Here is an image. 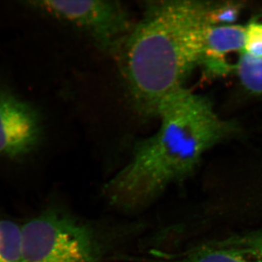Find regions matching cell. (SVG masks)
I'll list each match as a JSON object with an SVG mask.
<instances>
[{
	"instance_id": "1",
	"label": "cell",
	"mask_w": 262,
	"mask_h": 262,
	"mask_svg": "<svg viewBox=\"0 0 262 262\" xmlns=\"http://www.w3.org/2000/svg\"><path fill=\"white\" fill-rule=\"evenodd\" d=\"M157 117L158 131L136 144L130 162L103 187L105 198L118 209L149 206L169 186L192 175L205 152L235 130L208 98L185 88L160 103Z\"/></svg>"
},
{
	"instance_id": "2",
	"label": "cell",
	"mask_w": 262,
	"mask_h": 262,
	"mask_svg": "<svg viewBox=\"0 0 262 262\" xmlns=\"http://www.w3.org/2000/svg\"><path fill=\"white\" fill-rule=\"evenodd\" d=\"M212 3L175 0L146 3L117 53L136 110L157 117L160 103L184 88L199 65Z\"/></svg>"
},
{
	"instance_id": "3",
	"label": "cell",
	"mask_w": 262,
	"mask_h": 262,
	"mask_svg": "<svg viewBox=\"0 0 262 262\" xmlns=\"http://www.w3.org/2000/svg\"><path fill=\"white\" fill-rule=\"evenodd\" d=\"M21 232L24 262H100L92 230L61 212H46Z\"/></svg>"
},
{
	"instance_id": "4",
	"label": "cell",
	"mask_w": 262,
	"mask_h": 262,
	"mask_svg": "<svg viewBox=\"0 0 262 262\" xmlns=\"http://www.w3.org/2000/svg\"><path fill=\"white\" fill-rule=\"evenodd\" d=\"M59 20L80 29L101 51L117 55L135 24L117 1L72 0L34 3Z\"/></svg>"
},
{
	"instance_id": "5",
	"label": "cell",
	"mask_w": 262,
	"mask_h": 262,
	"mask_svg": "<svg viewBox=\"0 0 262 262\" xmlns=\"http://www.w3.org/2000/svg\"><path fill=\"white\" fill-rule=\"evenodd\" d=\"M42 135L40 116L34 106L0 90V155L19 158L32 152Z\"/></svg>"
},
{
	"instance_id": "6",
	"label": "cell",
	"mask_w": 262,
	"mask_h": 262,
	"mask_svg": "<svg viewBox=\"0 0 262 262\" xmlns=\"http://www.w3.org/2000/svg\"><path fill=\"white\" fill-rule=\"evenodd\" d=\"M246 29L238 25L210 26L205 36L199 65L206 75L218 77L228 75L234 67L226 60L231 52L244 51Z\"/></svg>"
},
{
	"instance_id": "7",
	"label": "cell",
	"mask_w": 262,
	"mask_h": 262,
	"mask_svg": "<svg viewBox=\"0 0 262 262\" xmlns=\"http://www.w3.org/2000/svg\"><path fill=\"white\" fill-rule=\"evenodd\" d=\"M155 262H259L231 250L211 245L201 246L180 257Z\"/></svg>"
},
{
	"instance_id": "8",
	"label": "cell",
	"mask_w": 262,
	"mask_h": 262,
	"mask_svg": "<svg viewBox=\"0 0 262 262\" xmlns=\"http://www.w3.org/2000/svg\"><path fill=\"white\" fill-rule=\"evenodd\" d=\"M0 262H24L21 227L0 220Z\"/></svg>"
},
{
	"instance_id": "9",
	"label": "cell",
	"mask_w": 262,
	"mask_h": 262,
	"mask_svg": "<svg viewBox=\"0 0 262 262\" xmlns=\"http://www.w3.org/2000/svg\"><path fill=\"white\" fill-rule=\"evenodd\" d=\"M210 245L231 250L255 261L262 262V231L233 236Z\"/></svg>"
},
{
	"instance_id": "10",
	"label": "cell",
	"mask_w": 262,
	"mask_h": 262,
	"mask_svg": "<svg viewBox=\"0 0 262 262\" xmlns=\"http://www.w3.org/2000/svg\"><path fill=\"white\" fill-rule=\"evenodd\" d=\"M235 70L241 83L248 91L262 95V58L242 51L235 65Z\"/></svg>"
},
{
	"instance_id": "11",
	"label": "cell",
	"mask_w": 262,
	"mask_h": 262,
	"mask_svg": "<svg viewBox=\"0 0 262 262\" xmlns=\"http://www.w3.org/2000/svg\"><path fill=\"white\" fill-rule=\"evenodd\" d=\"M241 5L237 3H228L222 5H212L208 13V22L210 26L222 24L220 26H229L238 18Z\"/></svg>"
},
{
	"instance_id": "12",
	"label": "cell",
	"mask_w": 262,
	"mask_h": 262,
	"mask_svg": "<svg viewBox=\"0 0 262 262\" xmlns=\"http://www.w3.org/2000/svg\"><path fill=\"white\" fill-rule=\"evenodd\" d=\"M244 52L262 58V23L251 22L246 27Z\"/></svg>"
}]
</instances>
